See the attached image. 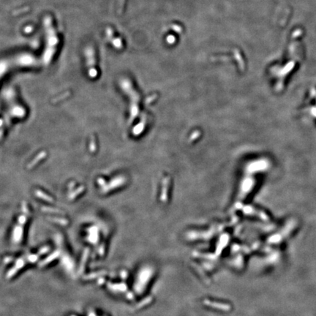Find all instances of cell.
Masks as SVG:
<instances>
[{
    "label": "cell",
    "mask_w": 316,
    "mask_h": 316,
    "mask_svg": "<svg viewBox=\"0 0 316 316\" xmlns=\"http://www.w3.org/2000/svg\"><path fill=\"white\" fill-rule=\"evenodd\" d=\"M125 0H120V3H119V8H118V12H119V14H121L122 12V10H123V8H124V4H125Z\"/></svg>",
    "instance_id": "1"
}]
</instances>
